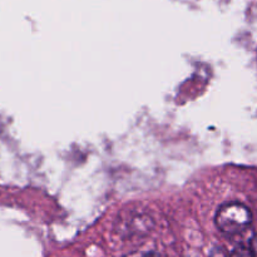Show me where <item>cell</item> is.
Instances as JSON below:
<instances>
[{
    "mask_svg": "<svg viewBox=\"0 0 257 257\" xmlns=\"http://www.w3.org/2000/svg\"><path fill=\"white\" fill-rule=\"evenodd\" d=\"M210 257H230V256H228L227 253H226L225 251H223V248L217 247V248H215V250H213L212 252H211Z\"/></svg>",
    "mask_w": 257,
    "mask_h": 257,
    "instance_id": "5b68a950",
    "label": "cell"
},
{
    "mask_svg": "<svg viewBox=\"0 0 257 257\" xmlns=\"http://www.w3.org/2000/svg\"><path fill=\"white\" fill-rule=\"evenodd\" d=\"M125 257H161L156 252H146V251H137V252H132Z\"/></svg>",
    "mask_w": 257,
    "mask_h": 257,
    "instance_id": "277c9868",
    "label": "cell"
},
{
    "mask_svg": "<svg viewBox=\"0 0 257 257\" xmlns=\"http://www.w3.org/2000/svg\"><path fill=\"white\" fill-rule=\"evenodd\" d=\"M218 230L226 235H237L243 232L252 222L251 211L238 202H228L221 206L215 216Z\"/></svg>",
    "mask_w": 257,
    "mask_h": 257,
    "instance_id": "6da1fadb",
    "label": "cell"
},
{
    "mask_svg": "<svg viewBox=\"0 0 257 257\" xmlns=\"http://www.w3.org/2000/svg\"><path fill=\"white\" fill-rule=\"evenodd\" d=\"M230 257H255V256H253L251 248L245 247V246H238V247H236L235 250L232 251V253H231Z\"/></svg>",
    "mask_w": 257,
    "mask_h": 257,
    "instance_id": "3957f363",
    "label": "cell"
},
{
    "mask_svg": "<svg viewBox=\"0 0 257 257\" xmlns=\"http://www.w3.org/2000/svg\"><path fill=\"white\" fill-rule=\"evenodd\" d=\"M115 225H117V231L120 235L143 236L147 235L152 230L155 222H153L152 217L146 212L130 210L118 216Z\"/></svg>",
    "mask_w": 257,
    "mask_h": 257,
    "instance_id": "7a4b0ae2",
    "label": "cell"
},
{
    "mask_svg": "<svg viewBox=\"0 0 257 257\" xmlns=\"http://www.w3.org/2000/svg\"><path fill=\"white\" fill-rule=\"evenodd\" d=\"M251 251H252L253 256L257 257V235L253 236V238L251 240V246H250Z\"/></svg>",
    "mask_w": 257,
    "mask_h": 257,
    "instance_id": "8992f818",
    "label": "cell"
}]
</instances>
